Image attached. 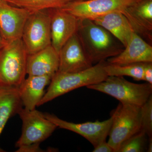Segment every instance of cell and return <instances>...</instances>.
Returning a JSON list of instances; mask_svg holds the SVG:
<instances>
[{
  "label": "cell",
  "instance_id": "ffe728a7",
  "mask_svg": "<svg viewBox=\"0 0 152 152\" xmlns=\"http://www.w3.org/2000/svg\"><path fill=\"white\" fill-rule=\"evenodd\" d=\"M144 64L145 63H139L116 65L107 62L105 70L108 76H128L133 78L135 80H144Z\"/></svg>",
  "mask_w": 152,
  "mask_h": 152
},
{
  "label": "cell",
  "instance_id": "603a6c76",
  "mask_svg": "<svg viewBox=\"0 0 152 152\" xmlns=\"http://www.w3.org/2000/svg\"><path fill=\"white\" fill-rule=\"evenodd\" d=\"M144 81L152 84V62L144 64Z\"/></svg>",
  "mask_w": 152,
  "mask_h": 152
},
{
  "label": "cell",
  "instance_id": "5b68a950",
  "mask_svg": "<svg viewBox=\"0 0 152 152\" xmlns=\"http://www.w3.org/2000/svg\"><path fill=\"white\" fill-rule=\"evenodd\" d=\"M108 143L118 152L121 145L141 130V109L139 106L120 103L113 111Z\"/></svg>",
  "mask_w": 152,
  "mask_h": 152
},
{
  "label": "cell",
  "instance_id": "ba28073f",
  "mask_svg": "<svg viewBox=\"0 0 152 152\" xmlns=\"http://www.w3.org/2000/svg\"><path fill=\"white\" fill-rule=\"evenodd\" d=\"M137 2L134 0L74 1L62 9L79 20H93L112 12H122Z\"/></svg>",
  "mask_w": 152,
  "mask_h": 152
},
{
  "label": "cell",
  "instance_id": "f1b7e54d",
  "mask_svg": "<svg viewBox=\"0 0 152 152\" xmlns=\"http://www.w3.org/2000/svg\"><path fill=\"white\" fill-rule=\"evenodd\" d=\"M75 1H86V0H75Z\"/></svg>",
  "mask_w": 152,
  "mask_h": 152
},
{
  "label": "cell",
  "instance_id": "5bb4252c",
  "mask_svg": "<svg viewBox=\"0 0 152 152\" xmlns=\"http://www.w3.org/2000/svg\"><path fill=\"white\" fill-rule=\"evenodd\" d=\"M106 61L108 64L116 65L152 62L151 45L134 32L122 51Z\"/></svg>",
  "mask_w": 152,
  "mask_h": 152
},
{
  "label": "cell",
  "instance_id": "f546056e",
  "mask_svg": "<svg viewBox=\"0 0 152 152\" xmlns=\"http://www.w3.org/2000/svg\"><path fill=\"white\" fill-rule=\"evenodd\" d=\"M2 1V0H0V1Z\"/></svg>",
  "mask_w": 152,
  "mask_h": 152
},
{
  "label": "cell",
  "instance_id": "30bf717a",
  "mask_svg": "<svg viewBox=\"0 0 152 152\" xmlns=\"http://www.w3.org/2000/svg\"><path fill=\"white\" fill-rule=\"evenodd\" d=\"M32 13L4 0L0 1V33L7 42L21 39L25 23Z\"/></svg>",
  "mask_w": 152,
  "mask_h": 152
},
{
  "label": "cell",
  "instance_id": "ac0fdd59",
  "mask_svg": "<svg viewBox=\"0 0 152 152\" xmlns=\"http://www.w3.org/2000/svg\"><path fill=\"white\" fill-rule=\"evenodd\" d=\"M23 105L18 88L0 87V136L9 119L18 114Z\"/></svg>",
  "mask_w": 152,
  "mask_h": 152
},
{
  "label": "cell",
  "instance_id": "4fadbf2b",
  "mask_svg": "<svg viewBox=\"0 0 152 152\" xmlns=\"http://www.w3.org/2000/svg\"><path fill=\"white\" fill-rule=\"evenodd\" d=\"M122 12L137 34L152 45V0H141Z\"/></svg>",
  "mask_w": 152,
  "mask_h": 152
},
{
  "label": "cell",
  "instance_id": "44dd1931",
  "mask_svg": "<svg viewBox=\"0 0 152 152\" xmlns=\"http://www.w3.org/2000/svg\"><path fill=\"white\" fill-rule=\"evenodd\" d=\"M148 136L141 130L125 141L121 145L118 152H142L147 149Z\"/></svg>",
  "mask_w": 152,
  "mask_h": 152
},
{
  "label": "cell",
  "instance_id": "8fae6325",
  "mask_svg": "<svg viewBox=\"0 0 152 152\" xmlns=\"http://www.w3.org/2000/svg\"><path fill=\"white\" fill-rule=\"evenodd\" d=\"M51 45L58 53L78 29L80 20L62 9H51Z\"/></svg>",
  "mask_w": 152,
  "mask_h": 152
},
{
  "label": "cell",
  "instance_id": "2e32d148",
  "mask_svg": "<svg viewBox=\"0 0 152 152\" xmlns=\"http://www.w3.org/2000/svg\"><path fill=\"white\" fill-rule=\"evenodd\" d=\"M50 76H29L19 87V94L25 108L32 110L45 95V87L51 81Z\"/></svg>",
  "mask_w": 152,
  "mask_h": 152
},
{
  "label": "cell",
  "instance_id": "7c38bea8",
  "mask_svg": "<svg viewBox=\"0 0 152 152\" xmlns=\"http://www.w3.org/2000/svg\"><path fill=\"white\" fill-rule=\"evenodd\" d=\"M58 55L59 72H75L94 65L83 48L77 33L63 46Z\"/></svg>",
  "mask_w": 152,
  "mask_h": 152
},
{
  "label": "cell",
  "instance_id": "6da1fadb",
  "mask_svg": "<svg viewBox=\"0 0 152 152\" xmlns=\"http://www.w3.org/2000/svg\"><path fill=\"white\" fill-rule=\"evenodd\" d=\"M77 33L93 65L118 56L124 48L107 30L90 19L80 20Z\"/></svg>",
  "mask_w": 152,
  "mask_h": 152
},
{
  "label": "cell",
  "instance_id": "e0dca14e",
  "mask_svg": "<svg viewBox=\"0 0 152 152\" xmlns=\"http://www.w3.org/2000/svg\"><path fill=\"white\" fill-rule=\"evenodd\" d=\"M91 20L110 33L124 47L134 32L122 12H112Z\"/></svg>",
  "mask_w": 152,
  "mask_h": 152
},
{
  "label": "cell",
  "instance_id": "83f0119b",
  "mask_svg": "<svg viewBox=\"0 0 152 152\" xmlns=\"http://www.w3.org/2000/svg\"><path fill=\"white\" fill-rule=\"evenodd\" d=\"M134 1H141V0H134Z\"/></svg>",
  "mask_w": 152,
  "mask_h": 152
},
{
  "label": "cell",
  "instance_id": "277c9868",
  "mask_svg": "<svg viewBox=\"0 0 152 152\" xmlns=\"http://www.w3.org/2000/svg\"><path fill=\"white\" fill-rule=\"evenodd\" d=\"M86 87L110 95L121 103L140 107L148 100L152 93V84L134 83L120 76H108L103 81Z\"/></svg>",
  "mask_w": 152,
  "mask_h": 152
},
{
  "label": "cell",
  "instance_id": "52a82bcc",
  "mask_svg": "<svg viewBox=\"0 0 152 152\" xmlns=\"http://www.w3.org/2000/svg\"><path fill=\"white\" fill-rule=\"evenodd\" d=\"M18 114L22 120L21 135L15 144L17 148L41 143L51 135L57 128L44 113L36 109L21 108Z\"/></svg>",
  "mask_w": 152,
  "mask_h": 152
},
{
  "label": "cell",
  "instance_id": "9a60e30c",
  "mask_svg": "<svg viewBox=\"0 0 152 152\" xmlns=\"http://www.w3.org/2000/svg\"><path fill=\"white\" fill-rule=\"evenodd\" d=\"M58 53L51 45L32 54L28 55L26 74L29 76H53L58 70Z\"/></svg>",
  "mask_w": 152,
  "mask_h": 152
},
{
  "label": "cell",
  "instance_id": "d6986e66",
  "mask_svg": "<svg viewBox=\"0 0 152 152\" xmlns=\"http://www.w3.org/2000/svg\"><path fill=\"white\" fill-rule=\"evenodd\" d=\"M12 5L32 12L51 9H62L75 0H4Z\"/></svg>",
  "mask_w": 152,
  "mask_h": 152
},
{
  "label": "cell",
  "instance_id": "3957f363",
  "mask_svg": "<svg viewBox=\"0 0 152 152\" xmlns=\"http://www.w3.org/2000/svg\"><path fill=\"white\" fill-rule=\"evenodd\" d=\"M28 54L21 39L0 50V87L19 88L26 75Z\"/></svg>",
  "mask_w": 152,
  "mask_h": 152
},
{
  "label": "cell",
  "instance_id": "484cf974",
  "mask_svg": "<svg viewBox=\"0 0 152 152\" xmlns=\"http://www.w3.org/2000/svg\"><path fill=\"white\" fill-rule=\"evenodd\" d=\"M147 151L148 152H152V137L148 138V142L147 146Z\"/></svg>",
  "mask_w": 152,
  "mask_h": 152
},
{
  "label": "cell",
  "instance_id": "8992f818",
  "mask_svg": "<svg viewBox=\"0 0 152 152\" xmlns=\"http://www.w3.org/2000/svg\"><path fill=\"white\" fill-rule=\"evenodd\" d=\"M21 39L28 55L51 45L50 14L44 10L32 13L25 23Z\"/></svg>",
  "mask_w": 152,
  "mask_h": 152
},
{
  "label": "cell",
  "instance_id": "7a4b0ae2",
  "mask_svg": "<svg viewBox=\"0 0 152 152\" xmlns=\"http://www.w3.org/2000/svg\"><path fill=\"white\" fill-rule=\"evenodd\" d=\"M106 64V61L101 62L86 69L75 72L58 71L52 77L48 88L38 107L80 87L103 81L108 77L105 70Z\"/></svg>",
  "mask_w": 152,
  "mask_h": 152
},
{
  "label": "cell",
  "instance_id": "7402d4cb",
  "mask_svg": "<svg viewBox=\"0 0 152 152\" xmlns=\"http://www.w3.org/2000/svg\"><path fill=\"white\" fill-rule=\"evenodd\" d=\"M141 129L148 137H152V95L141 107Z\"/></svg>",
  "mask_w": 152,
  "mask_h": 152
},
{
  "label": "cell",
  "instance_id": "d4e9b609",
  "mask_svg": "<svg viewBox=\"0 0 152 152\" xmlns=\"http://www.w3.org/2000/svg\"><path fill=\"white\" fill-rule=\"evenodd\" d=\"M39 144H33L28 145L19 147L17 152H42L39 147Z\"/></svg>",
  "mask_w": 152,
  "mask_h": 152
},
{
  "label": "cell",
  "instance_id": "9c48e42d",
  "mask_svg": "<svg viewBox=\"0 0 152 152\" xmlns=\"http://www.w3.org/2000/svg\"><path fill=\"white\" fill-rule=\"evenodd\" d=\"M48 119L55 124L57 127L77 133L85 138L94 146L106 141L112 123V118L103 121L87 122L75 124L61 119L53 114L44 113Z\"/></svg>",
  "mask_w": 152,
  "mask_h": 152
},
{
  "label": "cell",
  "instance_id": "4316f807",
  "mask_svg": "<svg viewBox=\"0 0 152 152\" xmlns=\"http://www.w3.org/2000/svg\"><path fill=\"white\" fill-rule=\"evenodd\" d=\"M7 43V42L4 39L3 37L2 36L0 33V50Z\"/></svg>",
  "mask_w": 152,
  "mask_h": 152
},
{
  "label": "cell",
  "instance_id": "cb8c5ba5",
  "mask_svg": "<svg viewBox=\"0 0 152 152\" xmlns=\"http://www.w3.org/2000/svg\"><path fill=\"white\" fill-rule=\"evenodd\" d=\"M93 152H115L113 148L106 141L103 142L95 147Z\"/></svg>",
  "mask_w": 152,
  "mask_h": 152
}]
</instances>
